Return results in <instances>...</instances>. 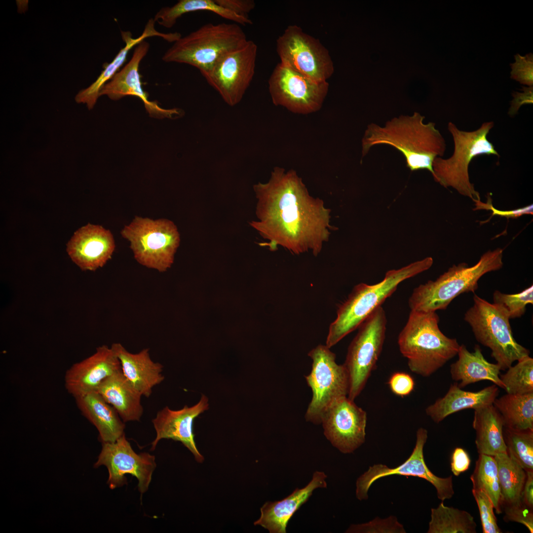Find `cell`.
<instances>
[{
  "mask_svg": "<svg viewBox=\"0 0 533 533\" xmlns=\"http://www.w3.org/2000/svg\"><path fill=\"white\" fill-rule=\"evenodd\" d=\"M257 220L250 225L273 250L280 245L294 254L311 251L317 256L331 231L330 209L311 196L293 170L276 167L269 181L253 186Z\"/></svg>",
  "mask_w": 533,
  "mask_h": 533,
  "instance_id": "6da1fadb",
  "label": "cell"
},
{
  "mask_svg": "<svg viewBox=\"0 0 533 533\" xmlns=\"http://www.w3.org/2000/svg\"><path fill=\"white\" fill-rule=\"evenodd\" d=\"M424 119L416 112L411 116L394 117L384 127L368 125L362 140V157L375 145H389L403 154L411 171L426 169L433 177V162L443 156L446 145L435 124L424 123Z\"/></svg>",
  "mask_w": 533,
  "mask_h": 533,
  "instance_id": "7a4b0ae2",
  "label": "cell"
},
{
  "mask_svg": "<svg viewBox=\"0 0 533 533\" xmlns=\"http://www.w3.org/2000/svg\"><path fill=\"white\" fill-rule=\"evenodd\" d=\"M435 311L411 310L398 338L399 350L411 371L428 377L457 355L456 339L445 335L439 327Z\"/></svg>",
  "mask_w": 533,
  "mask_h": 533,
  "instance_id": "3957f363",
  "label": "cell"
},
{
  "mask_svg": "<svg viewBox=\"0 0 533 533\" xmlns=\"http://www.w3.org/2000/svg\"><path fill=\"white\" fill-rule=\"evenodd\" d=\"M433 263L431 257H426L402 268L388 271L378 283H361L355 285L347 299L338 307L337 317L329 326L325 345L330 348L357 329L375 309L381 306L401 282L428 269Z\"/></svg>",
  "mask_w": 533,
  "mask_h": 533,
  "instance_id": "277c9868",
  "label": "cell"
},
{
  "mask_svg": "<svg viewBox=\"0 0 533 533\" xmlns=\"http://www.w3.org/2000/svg\"><path fill=\"white\" fill-rule=\"evenodd\" d=\"M503 251L500 248L489 250L471 266L465 263L454 265L435 280L420 284L414 289L409 299L411 310H444L459 295L474 293L478 288V281L484 274L502 267Z\"/></svg>",
  "mask_w": 533,
  "mask_h": 533,
  "instance_id": "5b68a950",
  "label": "cell"
},
{
  "mask_svg": "<svg viewBox=\"0 0 533 533\" xmlns=\"http://www.w3.org/2000/svg\"><path fill=\"white\" fill-rule=\"evenodd\" d=\"M247 40L236 23H208L174 42L162 58L165 62L193 66L203 75L223 56Z\"/></svg>",
  "mask_w": 533,
  "mask_h": 533,
  "instance_id": "8992f818",
  "label": "cell"
},
{
  "mask_svg": "<svg viewBox=\"0 0 533 533\" xmlns=\"http://www.w3.org/2000/svg\"><path fill=\"white\" fill-rule=\"evenodd\" d=\"M494 126L493 121H487L475 130L465 131L449 122L448 129L453 138L454 151L448 158L437 157L434 160L432 168L435 181L445 188H453L474 202L481 200L480 193L470 181L468 168L472 159L478 155L500 156L487 138Z\"/></svg>",
  "mask_w": 533,
  "mask_h": 533,
  "instance_id": "52a82bcc",
  "label": "cell"
},
{
  "mask_svg": "<svg viewBox=\"0 0 533 533\" xmlns=\"http://www.w3.org/2000/svg\"><path fill=\"white\" fill-rule=\"evenodd\" d=\"M509 319L500 306L476 294L473 296V305L464 316L476 340L491 349V356L502 371L530 353L514 338Z\"/></svg>",
  "mask_w": 533,
  "mask_h": 533,
  "instance_id": "ba28073f",
  "label": "cell"
},
{
  "mask_svg": "<svg viewBox=\"0 0 533 533\" xmlns=\"http://www.w3.org/2000/svg\"><path fill=\"white\" fill-rule=\"evenodd\" d=\"M120 233L130 241L134 258L140 264L159 272L170 267L180 242L176 226L165 219L154 220L136 216Z\"/></svg>",
  "mask_w": 533,
  "mask_h": 533,
  "instance_id": "9c48e42d",
  "label": "cell"
},
{
  "mask_svg": "<svg viewBox=\"0 0 533 533\" xmlns=\"http://www.w3.org/2000/svg\"><path fill=\"white\" fill-rule=\"evenodd\" d=\"M312 360L310 373L305 376L312 397L305 415L306 421L321 423L326 411L337 400L348 396L349 379L343 364H338L336 355L320 344L308 353Z\"/></svg>",
  "mask_w": 533,
  "mask_h": 533,
  "instance_id": "30bf717a",
  "label": "cell"
},
{
  "mask_svg": "<svg viewBox=\"0 0 533 533\" xmlns=\"http://www.w3.org/2000/svg\"><path fill=\"white\" fill-rule=\"evenodd\" d=\"M386 323L385 311L380 306L358 327L348 346L343 365L349 379L347 397L352 400L361 393L376 367L385 340Z\"/></svg>",
  "mask_w": 533,
  "mask_h": 533,
  "instance_id": "8fae6325",
  "label": "cell"
},
{
  "mask_svg": "<svg viewBox=\"0 0 533 533\" xmlns=\"http://www.w3.org/2000/svg\"><path fill=\"white\" fill-rule=\"evenodd\" d=\"M281 63L318 82L327 81L334 71L328 49L297 25H290L276 40Z\"/></svg>",
  "mask_w": 533,
  "mask_h": 533,
  "instance_id": "7c38bea8",
  "label": "cell"
},
{
  "mask_svg": "<svg viewBox=\"0 0 533 533\" xmlns=\"http://www.w3.org/2000/svg\"><path fill=\"white\" fill-rule=\"evenodd\" d=\"M268 83L275 106L302 114L319 110L329 89L327 81H315L281 63L275 66Z\"/></svg>",
  "mask_w": 533,
  "mask_h": 533,
  "instance_id": "4fadbf2b",
  "label": "cell"
},
{
  "mask_svg": "<svg viewBox=\"0 0 533 533\" xmlns=\"http://www.w3.org/2000/svg\"><path fill=\"white\" fill-rule=\"evenodd\" d=\"M257 45L251 40L223 56L202 75L230 106L242 100L253 78Z\"/></svg>",
  "mask_w": 533,
  "mask_h": 533,
  "instance_id": "5bb4252c",
  "label": "cell"
},
{
  "mask_svg": "<svg viewBox=\"0 0 533 533\" xmlns=\"http://www.w3.org/2000/svg\"><path fill=\"white\" fill-rule=\"evenodd\" d=\"M104 465L108 469L107 484L114 489L127 484L125 475L129 474L138 480L141 494L148 490L156 464L155 457L148 453L137 454L126 439L125 434L114 442L103 443L94 467Z\"/></svg>",
  "mask_w": 533,
  "mask_h": 533,
  "instance_id": "9a60e30c",
  "label": "cell"
},
{
  "mask_svg": "<svg viewBox=\"0 0 533 533\" xmlns=\"http://www.w3.org/2000/svg\"><path fill=\"white\" fill-rule=\"evenodd\" d=\"M416 436V445L412 454L401 465L391 468L381 464H375L357 479L356 496L359 500L368 498L369 489L375 481L392 475L418 477L426 480L435 488L437 497L442 501L453 497L454 495L453 476L438 477L429 469L425 462L423 448L428 437L427 430L419 428Z\"/></svg>",
  "mask_w": 533,
  "mask_h": 533,
  "instance_id": "2e32d148",
  "label": "cell"
},
{
  "mask_svg": "<svg viewBox=\"0 0 533 533\" xmlns=\"http://www.w3.org/2000/svg\"><path fill=\"white\" fill-rule=\"evenodd\" d=\"M366 422V412L347 396L333 403L321 420L324 435L343 454L353 453L365 442Z\"/></svg>",
  "mask_w": 533,
  "mask_h": 533,
  "instance_id": "e0dca14e",
  "label": "cell"
},
{
  "mask_svg": "<svg viewBox=\"0 0 533 533\" xmlns=\"http://www.w3.org/2000/svg\"><path fill=\"white\" fill-rule=\"evenodd\" d=\"M149 48L150 44L145 40L137 44L129 61L102 87L100 96L105 95L115 101L128 95L133 96L142 100L152 117L174 118L180 116L183 113L181 109L161 108L157 102L149 100L148 93L142 88L139 68Z\"/></svg>",
  "mask_w": 533,
  "mask_h": 533,
  "instance_id": "ac0fdd59",
  "label": "cell"
},
{
  "mask_svg": "<svg viewBox=\"0 0 533 533\" xmlns=\"http://www.w3.org/2000/svg\"><path fill=\"white\" fill-rule=\"evenodd\" d=\"M120 370V361L111 347L103 345L93 354L66 371L65 387L76 398L96 391L103 381Z\"/></svg>",
  "mask_w": 533,
  "mask_h": 533,
  "instance_id": "d6986e66",
  "label": "cell"
},
{
  "mask_svg": "<svg viewBox=\"0 0 533 533\" xmlns=\"http://www.w3.org/2000/svg\"><path fill=\"white\" fill-rule=\"evenodd\" d=\"M208 402L207 397L202 395L200 401L191 407L186 405L179 410L165 407L159 411L152 420L156 436L152 443L151 450H154L161 439H172L181 442L193 455L197 461L202 462L204 457L194 441L193 424L194 419L208 409Z\"/></svg>",
  "mask_w": 533,
  "mask_h": 533,
  "instance_id": "ffe728a7",
  "label": "cell"
},
{
  "mask_svg": "<svg viewBox=\"0 0 533 533\" xmlns=\"http://www.w3.org/2000/svg\"><path fill=\"white\" fill-rule=\"evenodd\" d=\"M72 260L83 270L95 271L111 259L115 249L111 232L88 224L75 233L67 245Z\"/></svg>",
  "mask_w": 533,
  "mask_h": 533,
  "instance_id": "44dd1931",
  "label": "cell"
},
{
  "mask_svg": "<svg viewBox=\"0 0 533 533\" xmlns=\"http://www.w3.org/2000/svg\"><path fill=\"white\" fill-rule=\"evenodd\" d=\"M327 475L315 471L311 481L305 487L296 488L284 499L266 502L260 508L261 516L254 524L260 525L270 533H286L288 523L294 514L305 503L317 488H326Z\"/></svg>",
  "mask_w": 533,
  "mask_h": 533,
  "instance_id": "7402d4cb",
  "label": "cell"
},
{
  "mask_svg": "<svg viewBox=\"0 0 533 533\" xmlns=\"http://www.w3.org/2000/svg\"><path fill=\"white\" fill-rule=\"evenodd\" d=\"M111 347L120 361L124 377L142 396L149 397L152 388L164 379L163 366L152 360L149 348L132 353L120 343H113Z\"/></svg>",
  "mask_w": 533,
  "mask_h": 533,
  "instance_id": "603a6c76",
  "label": "cell"
},
{
  "mask_svg": "<svg viewBox=\"0 0 533 533\" xmlns=\"http://www.w3.org/2000/svg\"><path fill=\"white\" fill-rule=\"evenodd\" d=\"M155 21L151 18L145 26L142 35L137 38H132L130 31H121V36L125 45L121 48L113 60L105 65L97 79L85 89L81 90L76 95L75 101L77 103L85 104L89 110L95 105L102 87L119 71L127 59L129 51L135 46L149 37L158 36L170 42L173 37L172 33L164 34L156 31L154 28Z\"/></svg>",
  "mask_w": 533,
  "mask_h": 533,
  "instance_id": "cb8c5ba5",
  "label": "cell"
},
{
  "mask_svg": "<svg viewBox=\"0 0 533 533\" xmlns=\"http://www.w3.org/2000/svg\"><path fill=\"white\" fill-rule=\"evenodd\" d=\"M499 394L495 384L486 387L478 391L462 390L457 382L451 384L446 394L425 409L426 415L438 423L450 415L460 411L473 409L493 404Z\"/></svg>",
  "mask_w": 533,
  "mask_h": 533,
  "instance_id": "d4e9b609",
  "label": "cell"
},
{
  "mask_svg": "<svg viewBox=\"0 0 533 533\" xmlns=\"http://www.w3.org/2000/svg\"><path fill=\"white\" fill-rule=\"evenodd\" d=\"M75 399L82 415L98 430L102 443L115 442L125 434L124 422L115 409L97 391Z\"/></svg>",
  "mask_w": 533,
  "mask_h": 533,
  "instance_id": "484cf974",
  "label": "cell"
},
{
  "mask_svg": "<svg viewBox=\"0 0 533 533\" xmlns=\"http://www.w3.org/2000/svg\"><path fill=\"white\" fill-rule=\"evenodd\" d=\"M457 355V361L450 366V374L459 387L462 388L481 381H489L498 387L504 388L499 378V366L496 363L488 362L478 345H475L474 351L470 352L462 344L459 345Z\"/></svg>",
  "mask_w": 533,
  "mask_h": 533,
  "instance_id": "4316f807",
  "label": "cell"
},
{
  "mask_svg": "<svg viewBox=\"0 0 533 533\" xmlns=\"http://www.w3.org/2000/svg\"><path fill=\"white\" fill-rule=\"evenodd\" d=\"M97 391L112 405L124 422L139 421L143 413L142 394L120 370L106 379Z\"/></svg>",
  "mask_w": 533,
  "mask_h": 533,
  "instance_id": "83f0119b",
  "label": "cell"
},
{
  "mask_svg": "<svg viewBox=\"0 0 533 533\" xmlns=\"http://www.w3.org/2000/svg\"><path fill=\"white\" fill-rule=\"evenodd\" d=\"M472 423L479 455L495 457L507 452L503 436L502 418L493 404L474 409Z\"/></svg>",
  "mask_w": 533,
  "mask_h": 533,
  "instance_id": "f1b7e54d",
  "label": "cell"
},
{
  "mask_svg": "<svg viewBox=\"0 0 533 533\" xmlns=\"http://www.w3.org/2000/svg\"><path fill=\"white\" fill-rule=\"evenodd\" d=\"M197 11H211L238 25L252 24L249 18L238 16L222 7L215 0H180L172 6L161 8L153 18L155 22L167 28L172 27L177 19L184 14Z\"/></svg>",
  "mask_w": 533,
  "mask_h": 533,
  "instance_id": "f546056e",
  "label": "cell"
},
{
  "mask_svg": "<svg viewBox=\"0 0 533 533\" xmlns=\"http://www.w3.org/2000/svg\"><path fill=\"white\" fill-rule=\"evenodd\" d=\"M493 404L501 415L505 428L518 430L533 429V392L506 393L496 397Z\"/></svg>",
  "mask_w": 533,
  "mask_h": 533,
  "instance_id": "4dcf8cb0",
  "label": "cell"
},
{
  "mask_svg": "<svg viewBox=\"0 0 533 533\" xmlns=\"http://www.w3.org/2000/svg\"><path fill=\"white\" fill-rule=\"evenodd\" d=\"M501 506L521 503L526 471L506 452L495 455Z\"/></svg>",
  "mask_w": 533,
  "mask_h": 533,
  "instance_id": "1f68e13d",
  "label": "cell"
},
{
  "mask_svg": "<svg viewBox=\"0 0 533 533\" xmlns=\"http://www.w3.org/2000/svg\"><path fill=\"white\" fill-rule=\"evenodd\" d=\"M477 524L468 512L444 505L431 509L428 533H476Z\"/></svg>",
  "mask_w": 533,
  "mask_h": 533,
  "instance_id": "d6a6232c",
  "label": "cell"
},
{
  "mask_svg": "<svg viewBox=\"0 0 533 533\" xmlns=\"http://www.w3.org/2000/svg\"><path fill=\"white\" fill-rule=\"evenodd\" d=\"M473 489L484 492L493 502L497 514L502 513L497 467L494 457L479 455L470 476Z\"/></svg>",
  "mask_w": 533,
  "mask_h": 533,
  "instance_id": "836d02e7",
  "label": "cell"
},
{
  "mask_svg": "<svg viewBox=\"0 0 533 533\" xmlns=\"http://www.w3.org/2000/svg\"><path fill=\"white\" fill-rule=\"evenodd\" d=\"M507 453L526 471H533V429L504 427Z\"/></svg>",
  "mask_w": 533,
  "mask_h": 533,
  "instance_id": "e575fe53",
  "label": "cell"
},
{
  "mask_svg": "<svg viewBox=\"0 0 533 533\" xmlns=\"http://www.w3.org/2000/svg\"><path fill=\"white\" fill-rule=\"evenodd\" d=\"M500 379L506 393L524 394L533 392V358L526 356L511 366Z\"/></svg>",
  "mask_w": 533,
  "mask_h": 533,
  "instance_id": "d590c367",
  "label": "cell"
},
{
  "mask_svg": "<svg viewBox=\"0 0 533 533\" xmlns=\"http://www.w3.org/2000/svg\"><path fill=\"white\" fill-rule=\"evenodd\" d=\"M493 301L505 311L509 319L520 317L525 313L526 306L533 304V286L512 294L495 290L493 294Z\"/></svg>",
  "mask_w": 533,
  "mask_h": 533,
  "instance_id": "8d00e7d4",
  "label": "cell"
},
{
  "mask_svg": "<svg viewBox=\"0 0 533 533\" xmlns=\"http://www.w3.org/2000/svg\"><path fill=\"white\" fill-rule=\"evenodd\" d=\"M478 505L483 533H501L495 515L494 506L490 498L481 490L472 489Z\"/></svg>",
  "mask_w": 533,
  "mask_h": 533,
  "instance_id": "74e56055",
  "label": "cell"
},
{
  "mask_svg": "<svg viewBox=\"0 0 533 533\" xmlns=\"http://www.w3.org/2000/svg\"><path fill=\"white\" fill-rule=\"evenodd\" d=\"M515 62L510 64L511 78L521 84L532 86L533 85V54H527L522 56L519 54L515 55Z\"/></svg>",
  "mask_w": 533,
  "mask_h": 533,
  "instance_id": "f35d334b",
  "label": "cell"
},
{
  "mask_svg": "<svg viewBox=\"0 0 533 533\" xmlns=\"http://www.w3.org/2000/svg\"><path fill=\"white\" fill-rule=\"evenodd\" d=\"M501 511L504 513L503 520L506 522H515L522 524L530 533H533V509L527 506L523 502L517 504L502 505Z\"/></svg>",
  "mask_w": 533,
  "mask_h": 533,
  "instance_id": "ab89813d",
  "label": "cell"
},
{
  "mask_svg": "<svg viewBox=\"0 0 533 533\" xmlns=\"http://www.w3.org/2000/svg\"><path fill=\"white\" fill-rule=\"evenodd\" d=\"M379 525L375 526L369 523L362 524H352L346 533H405L403 526L395 518L390 516L384 520L375 519Z\"/></svg>",
  "mask_w": 533,
  "mask_h": 533,
  "instance_id": "60d3db41",
  "label": "cell"
},
{
  "mask_svg": "<svg viewBox=\"0 0 533 533\" xmlns=\"http://www.w3.org/2000/svg\"><path fill=\"white\" fill-rule=\"evenodd\" d=\"M387 384L393 394L404 397L409 395L413 392L415 382L413 378L408 373L395 372L389 377Z\"/></svg>",
  "mask_w": 533,
  "mask_h": 533,
  "instance_id": "b9f144b4",
  "label": "cell"
},
{
  "mask_svg": "<svg viewBox=\"0 0 533 533\" xmlns=\"http://www.w3.org/2000/svg\"><path fill=\"white\" fill-rule=\"evenodd\" d=\"M476 206L475 209H487L492 211V216L494 215H498L501 217L508 218H516L519 217L523 215L526 214H533V205H530L529 206L511 210H499L495 209L492 205V200L490 196L488 195L487 202L486 203L481 202V200L475 202Z\"/></svg>",
  "mask_w": 533,
  "mask_h": 533,
  "instance_id": "7bdbcfd3",
  "label": "cell"
},
{
  "mask_svg": "<svg viewBox=\"0 0 533 533\" xmlns=\"http://www.w3.org/2000/svg\"><path fill=\"white\" fill-rule=\"evenodd\" d=\"M222 7L245 18H249V13L254 8L253 0H215Z\"/></svg>",
  "mask_w": 533,
  "mask_h": 533,
  "instance_id": "ee69618b",
  "label": "cell"
},
{
  "mask_svg": "<svg viewBox=\"0 0 533 533\" xmlns=\"http://www.w3.org/2000/svg\"><path fill=\"white\" fill-rule=\"evenodd\" d=\"M470 462L469 456L465 450L460 447L455 448L452 455L451 462V468L453 474L458 476L467 470Z\"/></svg>",
  "mask_w": 533,
  "mask_h": 533,
  "instance_id": "f6af8a7d",
  "label": "cell"
},
{
  "mask_svg": "<svg viewBox=\"0 0 533 533\" xmlns=\"http://www.w3.org/2000/svg\"><path fill=\"white\" fill-rule=\"evenodd\" d=\"M522 92H514L512 93L513 100L511 101L510 107L508 114L510 116H514L518 113L519 108L524 104H533V87L522 86Z\"/></svg>",
  "mask_w": 533,
  "mask_h": 533,
  "instance_id": "bcb514c9",
  "label": "cell"
},
{
  "mask_svg": "<svg viewBox=\"0 0 533 533\" xmlns=\"http://www.w3.org/2000/svg\"><path fill=\"white\" fill-rule=\"evenodd\" d=\"M522 501L533 509V471H526V478L521 495Z\"/></svg>",
  "mask_w": 533,
  "mask_h": 533,
  "instance_id": "7dc6e473",
  "label": "cell"
}]
</instances>
